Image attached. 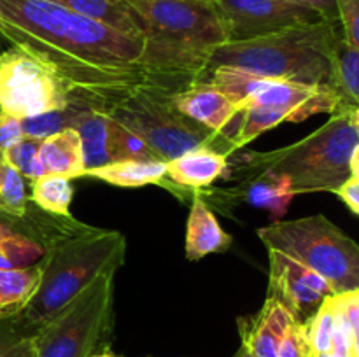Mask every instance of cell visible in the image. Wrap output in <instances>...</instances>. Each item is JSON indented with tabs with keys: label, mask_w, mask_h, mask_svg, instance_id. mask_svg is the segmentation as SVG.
I'll return each instance as SVG.
<instances>
[{
	"label": "cell",
	"mask_w": 359,
	"mask_h": 357,
	"mask_svg": "<svg viewBox=\"0 0 359 357\" xmlns=\"http://www.w3.org/2000/svg\"><path fill=\"white\" fill-rule=\"evenodd\" d=\"M0 41L44 58L65 80L70 97L102 111L135 91L177 93L210 77L202 59L49 0H2Z\"/></svg>",
	"instance_id": "cell-1"
},
{
	"label": "cell",
	"mask_w": 359,
	"mask_h": 357,
	"mask_svg": "<svg viewBox=\"0 0 359 357\" xmlns=\"http://www.w3.org/2000/svg\"><path fill=\"white\" fill-rule=\"evenodd\" d=\"M340 35L339 21L323 20L251 41L224 42L209 55L207 69L235 66L272 79L328 86L332 51Z\"/></svg>",
	"instance_id": "cell-2"
},
{
	"label": "cell",
	"mask_w": 359,
	"mask_h": 357,
	"mask_svg": "<svg viewBox=\"0 0 359 357\" xmlns=\"http://www.w3.org/2000/svg\"><path fill=\"white\" fill-rule=\"evenodd\" d=\"M125 234L102 227L56 244L46 251L37 290L14 322L34 335L93 280L107 272H118L125 262Z\"/></svg>",
	"instance_id": "cell-3"
},
{
	"label": "cell",
	"mask_w": 359,
	"mask_h": 357,
	"mask_svg": "<svg viewBox=\"0 0 359 357\" xmlns=\"http://www.w3.org/2000/svg\"><path fill=\"white\" fill-rule=\"evenodd\" d=\"M359 144L353 112H335L316 132L269 153H249L235 172L238 182L262 172L290 178L297 195L337 192L351 178V154Z\"/></svg>",
	"instance_id": "cell-4"
},
{
	"label": "cell",
	"mask_w": 359,
	"mask_h": 357,
	"mask_svg": "<svg viewBox=\"0 0 359 357\" xmlns=\"http://www.w3.org/2000/svg\"><path fill=\"white\" fill-rule=\"evenodd\" d=\"M266 248L279 251L326 279L335 294L359 287V244L323 214L273 220L258 230Z\"/></svg>",
	"instance_id": "cell-5"
},
{
	"label": "cell",
	"mask_w": 359,
	"mask_h": 357,
	"mask_svg": "<svg viewBox=\"0 0 359 357\" xmlns=\"http://www.w3.org/2000/svg\"><path fill=\"white\" fill-rule=\"evenodd\" d=\"M172 94L140 90L112 104L105 112L140 136L154 156L165 163L198 147H210L226 156L237 150L224 135L179 112L172 104Z\"/></svg>",
	"instance_id": "cell-6"
},
{
	"label": "cell",
	"mask_w": 359,
	"mask_h": 357,
	"mask_svg": "<svg viewBox=\"0 0 359 357\" xmlns=\"http://www.w3.org/2000/svg\"><path fill=\"white\" fill-rule=\"evenodd\" d=\"M149 41L191 58L209 59L217 46L228 42L214 0H125Z\"/></svg>",
	"instance_id": "cell-7"
},
{
	"label": "cell",
	"mask_w": 359,
	"mask_h": 357,
	"mask_svg": "<svg viewBox=\"0 0 359 357\" xmlns=\"http://www.w3.org/2000/svg\"><path fill=\"white\" fill-rule=\"evenodd\" d=\"M114 275L98 276L34 332L37 357L93 356L112 324Z\"/></svg>",
	"instance_id": "cell-8"
},
{
	"label": "cell",
	"mask_w": 359,
	"mask_h": 357,
	"mask_svg": "<svg viewBox=\"0 0 359 357\" xmlns=\"http://www.w3.org/2000/svg\"><path fill=\"white\" fill-rule=\"evenodd\" d=\"M209 80L237 104L241 112L248 105H266L284 108L293 115V122H300L316 114L332 115L339 108V98L326 84L311 86L272 79L235 66H216L210 70Z\"/></svg>",
	"instance_id": "cell-9"
},
{
	"label": "cell",
	"mask_w": 359,
	"mask_h": 357,
	"mask_svg": "<svg viewBox=\"0 0 359 357\" xmlns=\"http://www.w3.org/2000/svg\"><path fill=\"white\" fill-rule=\"evenodd\" d=\"M69 102V86L44 58L20 46L0 51V111L25 119L60 111Z\"/></svg>",
	"instance_id": "cell-10"
},
{
	"label": "cell",
	"mask_w": 359,
	"mask_h": 357,
	"mask_svg": "<svg viewBox=\"0 0 359 357\" xmlns=\"http://www.w3.org/2000/svg\"><path fill=\"white\" fill-rule=\"evenodd\" d=\"M214 4L226 28L228 42L251 41L284 28L325 20L309 7L294 6L284 0H214Z\"/></svg>",
	"instance_id": "cell-11"
},
{
	"label": "cell",
	"mask_w": 359,
	"mask_h": 357,
	"mask_svg": "<svg viewBox=\"0 0 359 357\" xmlns=\"http://www.w3.org/2000/svg\"><path fill=\"white\" fill-rule=\"evenodd\" d=\"M72 128L83 142L86 170L121 160H158L140 136L102 108H88L74 121Z\"/></svg>",
	"instance_id": "cell-12"
},
{
	"label": "cell",
	"mask_w": 359,
	"mask_h": 357,
	"mask_svg": "<svg viewBox=\"0 0 359 357\" xmlns=\"http://www.w3.org/2000/svg\"><path fill=\"white\" fill-rule=\"evenodd\" d=\"M269 293L291 312L297 321L309 322L335 290L319 273L287 254L269 248Z\"/></svg>",
	"instance_id": "cell-13"
},
{
	"label": "cell",
	"mask_w": 359,
	"mask_h": 357,
	"mask_svg": "<svg viewBox=\"0 0 359 357\" xmlns=\"http://www.w3.org/2000/svg\"><path fill=\"white\" fill-rule=\"evenodd\" d=\"M172 104L198 125L221 133L231 142L235 119L241 114V107L230 100L216 84L200 80L170 97Z\"/></svg>",
	"instance_id": "cell-14"
},
{
	"label": "cell",
	"mask_w": 359,
	"mask_h": 357,
	"mask_svg": "<svg viewBox=\"0 0 359 357\" xmlns=\"http://www.w3.org/2000/svg\"><path fill=\"white\" fill-rule=\"evenodd\" d=\"M93 227L95 226L77 220L74 216L62 217L46 212V210L39 209L35 203L30 212L23 217L13 216V214L0 209V233H16L21 237H27L42 245L46 251H49L67 238L86 233Z\"/></svg>",
	"instance_id": "cell-15"
},
{
	"label": "cell",
	"mask_w": 359,
	"mask_h": 357,
	"mask_svg": "<svg viewBox=\"0 0 359 357\" xmlns=\"http://www.w3.org/2000/svg\"><path fill=\"white\" fill-rule=\"evenodd\" d=\"M297 318L276 298L266 296L262 310L255 317L241 318V338L255 357H277L279 346L291 322Z\"/></svg>",
	"instance_id": "cell-16"
},
{
	"label": "cell",
	"mask_w": 359,
	"mask_h": 357,
	"mask_svg": "<svg viewBox=\"0 0 359 357\" xmlns=\"http://www.w3.org/2000/svg\"><path fill=\"white\" fill-rule=\"evenodd\" d=\"M233 244L231 234L221 227L210 210L202 191H193L191 209L186 226V258L189 261H200L209 254L226 252Z\"/></svg>",
	"instance_id": "cell-17"
},
{
	"label": "cell",
	"mask_w": 359,
	"mask_h": 357,
	"mask_svg": "<svg viewBox=\"0 0 359 357\" xmlns=\"http://www.w3.org/2000/svg\"><path fill=\"white\" fill-rule=\"evenodd\" d=\"M228 168L230 164L226 154L217 153L210 147H198L168 161L167 181L179 188L202 191L224 175Z\"/></svg>",
	"instance_id": "cell-18"
},
{
	"label": "cell",
	"mask_w": 359,
	"mask_h": 357,
	"mask_svg": "<svg viewBox=\"0 0 359 357\" xmlns=\"http://www.w3.org/2000/svg\"><path fill=\"white\" fill-rule=\"evenodd\" d=\"M230 192L233 198H241L251 206L266 210L273 220L283 219V216L290 209V203L297 196L290 178L270 174V172H262L245 181H241L237 188Z\"/></svg>",
	"instance_id": "cell-19"
},
{
	"label": "cell",
	"mask_w": 359,
	"mask_h": 357,
	"mask_svg": "<svg viewBox=\"0 0 359 357\" xmlns=\"http://www.w3.org/2000/svg\"><path fill=\"white\" fill-rule=\"evenodd\" d=\"M41 163L46 175H62L70 181L84 177L86 167L79 133L74 128H65L42 139Z\"/></svg>",
	"instance_id": "cell-20"
},
{
	"label": "cell",
	"mask_w": 359,
	"mask_h": 357,
	"mask_svg": "<svg viewBox=\"0 0 359 357\" xmlns=\"http://www.w3.org/2000/svg\"><path fill=\"white\" fill-rule=\"evenodd\" d=\"M328 86L339 98L337 112H354L359 105V51L346 41L337 38L332 51Z\"/></svg>",
	"instance_id": "cell-21"
},
{
	"label": "cell",
	"mask_w": 359,
	"mask_h": 357,
	"mask_svg": "<svg viewBox=\"0 0 359 357\" xmlns=\"http://www.w3.org/2000/svg\"><path fill=\"white\" fill-rule=\"evenodd\" d=\"M84 177L97 178L118 188L161 186L167 181V163L158 160H121L84 172Z\"/></svg>",
	"instance_id": "cell-22"
},
{
	"label": "cell",
	"mask_w": 359,
	"mask_h": 357,
	"mask_svg": "<svg viewBox=\"0 0 359 357\" xmlns=\"http://www.w3.org/2000/svg\"><path fill=\"white\" fill-rule=\"evenodd\" d=\"M44 262L20 270H0V321L16 318L27 308L41 282Z\"/></svg>",
	"instance_id": "cell-23"
},
{
	"label": "cell",
	"mask_w": 359,
	"mask_h": 357,
	"mask_svg": "<svg viewBox=\"0 0 359 357\" xmlns=\"http://www.w3.org/2000/svg\"><path fill=\"white\" fill-rule=\"evenodd\" d=\"M81 16L91 18L100 23L130 35H144L135 14L125 0H49Z\"/></svg>",
	"instance_id": "cell-24"
},
{
	"label": "cell",
	"mask_w": 359,
	"mask_h": 357,
	"mask_svg": "<svg viewBox=\"0 0 359 357\" xmlns=\"http://www.w3.org/2000/svg\"><path fill=\"white\" fill-rule=\"evenodd\" d=\"M74 198V188L70 178L62 175H42L32 181L30 200L49 214L70 217V203Z\"/></svg>",
	"instance_id": "cell-25"
},
{
	"label": "cell",
	"mask_w": 359,
	"mask_h": 357,
	"mask_svg": "<svg viewBox=\"0 0 359 357\" xmlns=\"http://www.w3.org/2000/svg\"><path fill=\"white\" fill-rule=\"evenodd\" d=\"M88 102L81 98L70 97V102L60 111L46 112V114L32 115V118L21 119V128H23L25 136H34V139H46L56 132H62L65 128H72L74 121L79 118L83 112L91 108ZM97 108V107H95Z\"/></svg>",
	"instance_id": "cell-26"
},
{
	"label": "cell",
	"mask_w": 359,
	"mask_h": 357,
	"mask_svg": "<svg viewBox=\"0 0 359 357\" xmlns=\"http://www.w3.org/2000/svg\"><path fill=\"white\" fill-rule=\"evenodd\" d=\"M46 248L37 241L16 233H0V270L34 266L44 258Z\"/></svg>",
	"instance_id": "cell-27"
},
{
	"label": "cell",
	"mask_w": 359,
	"mask_h": 357,
	"mask_svg": "<svg viewBox=\"0 0 359 357\" xmlns=\"http://www.w3.org/2000/svg\"><path fill=\"white\" fill-rule=\"evenodd\" d=\"M34 202L27 192L25 177L7 163L0 161V209L13 216H27Z\"/></svg>",
	"instance_id": "cell-28"
},
{
	"label": "cell",
	"mask_w": 359,
	"mask_h": 357,
	"mask_svg": "<svg viewBox=\"0 0 359 357\" xmlns=\"http://www.w3.org/2000/svg\"><path fill=\"white\" fill-rule=\"evenodd\" d=\"M41 139L23 136L20 142H16L4 153L0 161H4V163L13 167L16 172H20L25 178L35 181V178L46 175L41 163Z\"/></svg>",
	"instance_id": "cell-29"
},
{
	"label": "cell",
	"mask_w": 359,
	"mask_h": 357,
	"mask_svg": "<svg viewBox=\"0 0 359 357\" xmlns=\"http://www.w3.org/2000/svg\"><path fill=\"white\" fill-rule=\"evenodd\" d=\"M0 357H37L34 335L9 321H0Z\"/></svg>",
	"instance_id": "cell-30"
},
{
	"label": "cell",
	"mask_w": 359,
	"mask_h": 357,
	"mask_svg": "<svg viewBox=\"0 0 359 357\" xmlns=\"http://www.w3.org/2000/svg\"><path fill=\"white\" fill-rule=\"evenodd\" d=\"M277 357H314L311 335H309V322H291L280 343Z\"/></svg>",
	"instance_id": "cell-31"
},
{
	"label": "cell",
	"mask_w": 359,
	"mask_h": 357,
	"mask_svg": "<svg viewBox=\"0 0 359 357\" xmlns=\"http://www.w3.org/2000/svg\"><path fill=\"white\" fill-rule=\"evenodd\" d=\"M335 303L349 328L351 340H353V356L359 357V287L335 294Z\"/></svg>",
	"instance_id": "cell-32"
},
{
	"label": "cell",
	"mask_w": 359,
	"mask_h": 357,
	"mask_svg": "<svg viewBox=\"0 0 359 357\" xmlns=\"http://www.w3.org/2000/svg\"><path fill=\"white\" fill-rule=\"evenodd\" d=\"M346 41L359 51V0H335Z\"/></svg>",
	"instance_id": "cell-33"
},
{
	"label": "cell",
	"mask_w": 359,
	"mask_h": 357,
	"mask_svg": "<svg viewBox=\"0 0 359 357\" xmlns=\"http://www.w3.org/2000/svg\"><path fill=\"white\" fill-rule=\"evenodd\" d=\"M25 136L23 128H21V119L0 111V160L4 153L14 144L20 142Z\"/></svg>",
	"instance_id": "cell-34"
},
{
	"label": "cell",
	"mask_w": 359,
	"mask_h": 357,
	"mask_svg": "<svg viewBox=\"0 0 359 357\" xmlns=\"http://www.w3.org/2000/svg\"><path fill=\"white\" fill-rule=\"evenodd\" d=\"M284 2L294 4V6L309 7V9L321 14L325 20L339 21V10H337L335 0H284Z\"/></svg>",
	"instance_id": "cell-35"
},
{
	"label": "cell",
	"mask_w": 359,
	"mask_h": 357,
	"mask_svg": "<svg viewBox=\"0 0 359 357\" xmlns=\"http://www.w3.org/2000/svg\"><path fill=\"white\" fill-rule=\"evenodd\" d=\"M351 210L359 217V181L356 178H347L335 192Z\"/></svg>",
	"instance_id": "cell-36"
},
{
	"label": "cell",
	"mask_w": 359,
	"mask_h": 357,
	"mask_svg": "<svg viewBox=\"0 0 359 357\" xmlns=\"http://www.w3.org/2000/svg\"><path fill=\"white\" fill-rule=\"evenodd\" d=\"M349 168H351V177L359 181V144L356 147H354L353 154H351Z\"/></svg>",
	"instance_id": "cell-37"
},
{
	"label": "cell",
	"mask_w": 359,
	"mask_h": 357,
	"mask_svg": "<svg viewBox=\"0 0 359 357\" xmlns=\"http://www.w3.org/2000/svg\"><path fill=\"white\" fill-rule=\"evenodd\" d=\"M233 357H255V354L251 352V349H249L248 345H245L244 342H242V345H241V349L237 350V352H235V356Z\"/></svg>",
	"instance_id": "cell-38"
},
{
	"label": "cell",
	"mask_w": 359,
	"mask_h": 357,
	"mask_svg": "<svg viewBox=\"0 0 359 357\" xmlns=\"http://www.w3.org/2000/svg\"><path fill=\"white\" fill-rule=\"evenodd\" d=\"M353 125H354V128H356V132L359 135V105H358L356 111L353 112Z\"/></svg>",
	"instance_id": "cell-39"
},
{
	"label": "cell",
	"mask_w": 359,
	"mask_h": 357,
	"mask_svg": "<svg viewBox=\"0 0 359 357\" xmlns=\"http://www.w3.org/2000/svg\"><path fill=\"white\" fill-rule=\"evenodd\" d=\"M90 357H119V356H114V354L109 352V350H104V352L93 354V356H90Z\"/></svg>",
	"instance_id": "cell-40"
},
{
	"label": "cell",
	"mask_w": 359,
	"mask_h": 357,
	"mask_svg": "<svg viewBox=\"0 0 359 357\" xmlns=\"http://www.w3.org/2000/svg\"><path fill=\"white\" fill-rule=\"evenodd\" d=\"M0 24H2V0H0ZM2 46L4 42L0 41V51H2Z\"/></svg>",
	"instance_id": "cell-41"
},
{
	"label": "cell",
	"mask_w": 359,
	"mask_h": 357,
	"mask_svg": "<svg viewBox=\"0 0 359 357\" xmlns=\"http://www.w3.org/2000/svg\"><path fill=\"white\" fill-rule=\"evenodd\" d=\"M314 357H333L332 354H314Z\"/></svg>",
	"instance_id": "cell-42"
}]
</instances>
